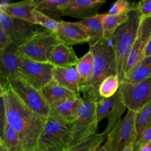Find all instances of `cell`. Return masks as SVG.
Returning a JSON list of instances; mask_svg holds the SVG:
<instances>
[{
  "mask_svg": "<svg viewBox=\"0 0 151 151\" xmlns=\"http://www.w3.org/2000/svg\"><path fill=\"white\" fill-rule=\"evenodd\" d=\"M151 56V39L149 42L145 52V57Z\"/></svg>",
  "mask_w": 151,
  "mask_h": 151,
  "instance_id": "74e56055",
  "label": "cell"
},
{
  "mask_svg": "<svg viewBox=\"0 0 151 151\" xmlns=\"http://www.w3.org/2000/svg\"><path fill=\"white\" fill-rule=\"evenodd\" d=\"M0 28L9 36L12 43L18 47L42 28L19 19L11 18L0 11Z\"/></svg>",
  "mask_w": 151,
  "mask_h": 151,
  "instance_id": "8fae6325",
  "label": "cell"
},
{
  "mask_svg": "<svg viewBox=\"0 0 151 151\" xmlns=\"http://www.w3.org/2000/svg\"><path fill=\"white\" fill-rule=\"evenodd\" d=\"M119 91L127 110L137 113L151 101V78L136 83L122 81Z\"/></svg>",
  "mask_w": 151,
  "mask_h": 151,
  "instance_id": "ba28073f",
  "label": "cell"
},
{
  "mask_svg": "<svg viewBox=\"0 0 151 151\" xmlns=\"http://www.w3.org/2000/svg\"><path fill=\"white\" fill-rule=\"evenodd\" d=\"M0 151H8L2 145L0 144Z\"/></svg>",
  "mask_w": 151,
  "mask_h": 151,
  "instance_id": "60d3db41",
  "label": "cell"
},
{
  "mask_svg": "<svg viewBox=\"0 0 151 151\" xmlns=\"http://www.w3.org/2000/svg\"><path fill=\"white\" fill-rule=\"evenodd\" d=\"M137 9V4L126 0L116 1L109 9L107 14L113 16L126 15Z\"/></svg>",
  "mask_w": 151,
  "mask_h": 151,
  "instance_id": "1f68e13d",
  "label": "cell"
},
{
  "mask_svg": "<svg viewBox=\"0 0 151 151\" xmlns=\"http://www.w3.org/2000/svg\"><path fill=\"white\" fill-rule=\"evenodd\" d=\"M150 141H151V119L147 124L144 131L137 139L135 145V150Z\"/></svg>",
  "mask_w": 151,
  "mask_h": 151,
  "instance_id": "836d02e7",
  "label": "cell"
},
{
  "mask_svg": "<svg viewBox=\"0 0 151 151\" xmlns=\"http://www.w3.org/2000/svg\"><path fill=\"white\" fill-rule=\"evenodd\" d=\"M151 119V101L145 106L136 114V128L137 139L144 131L147 124Z\"/></svg>",
  "mask_w": 151,
  "mask_h": 151,
  "instance_id": "4dcf8cb0",
  "label": "cell"
},
{
  "mask_svg": "<svg viewBox=\"0 0 151 151\" xmlns=\"http://www.w3.org/2000/svg\"><path fill=\"white\" fill-rule=\"evenodd\" d=\"M60 40L70 45L88 43L90 37L85 29L77 22L59 21L55 32Z\"/></svg>",
  "mask_w": 151,
  "mask_h": 151,
  "instance_id": "5bb4252c",
  "label": "cell"
},
{
  "mask_svg": "<svg viewBox=\"0 0 151 151\" xmlns=\"http://www.w3.org/2000/svg\"><path fill=\"white\" fill-rule=\"evenodd\" d=\"M82 99L83 103L72 124L69 149L97 133L99 122L96 114V106L98 101L87 94H83Z\"/></svg>",
  "mask_w": 151,
  "mask_h": 151,
  "instance_id": "277c9868",
  "label": "cell"
},
{
  "mask_svg": "<svg viewBox=\"0 0 151 151\" xmlns=\"http://www.w3.org/2000/svg\"><path fill=\"white\" fill-rule=\"evenodd\" d=\"M71 0H36V9L53 19H58L63 16L64 9Z\"/></svg>",
  "mask_w": 151,
  "mask_h": 151,
  "instance_id": "603a6c76",
  "label": "cell"
},
{
  "mask_svg": "<svg viewBox=\"0 0 151 151\" xmlns=\"http://www.w3.org/2000/svg\"><path fill=\"white\" fill-rule=\"evenodd\" d=\"M72 124L48 117L34 151H67L71 142Z\"/></svg>",
  "mask_w": 151,
  "mask_h": 151,
  "instance_id": "8992f818",
  "label": "cell"
},
{
  "mask_svg": "<svg viewBox=\"0 0 151 151\" xmlns=\"http://www.w3.org/2000/svg\"><path fill=\"white\" fill-rule=\"evenodd\" d=\"M0 89L7 123L19 134L23 151H34L47 119L29 108L13 90L7 80L1 78Z\"/></svg>",
  "mask_w": 151,
  "mask_h": 151,
  "instance_id": "6da1fadb",
  "label": "cell"
},
{
  "mask_svg": "<svg viewBox=\"0 0 151 151\" xmlns=\"http://www.w3.org/2000/svg\"><path fill=\"white\" fill-rule=\"evenodd\" d=\"M52 77L62 87L75 94H80L83 83L76 67H55Z\"/></svg>",
  "mask_w": 151,
  "mask_h": 151,
  "instance_id": "2e32d148",
  "label": "cell"
},
{
  "mask_svg": "<svg viewBox=\"0 0 151 151\" xmlns=\"http://www.w3.org/2000/svg\"><path fill=\"white\" fill-rule=\"evenodd\" d=\"M150 78H151V56L145 57L139 62L126 74L123 81L136 83Z\"/></svg>",
  "mask_w": 151,
  "mask_h": 151,
  "instance_id": "7402d4cb",
  "label": "cell"
},
{
  "mask_svg": "<svg viewBox=\"0 0 151 151\" xmlns=\"http://www.w3.org/2000/svg\"><path fill=\"white\" fill-rule=\"evenodd\" d=\"M106 2L105 0H71L62 15L84 20L97 15Z\"/></svg>",
  "mask_w": 151,
  "mask_h": 151,
  "instance_id": "4fadbf2b",
  "label": "cell"
},
{
  "mask_svg": "<svg viewBox=\"0 0 151 151\" xmlns=\"http://www.w3.org/2000/svg\"><path fill=\"white\" fill-rule=\"evenodd\" d=\"M6 80L29 108L42 117L47 119L49 117L50 107L40 90L33 87L21 77Z\"/></svg>",
  "mask_w": 151,
  "mask_h": 151,
  "instance_id": "9c48e42d",
  "label": "cell"
},
{
  "mask_svg": "<svg viewBox=\"0 0 151 151\" xmlns=\"http://www.w3.org/2000/svg\"><path fill=\"white\" fill-rule=\"evenodd\" d=\"M135 151H151V141L146 143Z\"/></svg>",
  "mask_w": 151,
  "mask_h": 151,
  "instance_id": "8d00e7d4",
  "label": "cell"
},
{
  "mask_svg": "<svg viewBox=\"0 0 151 151\" xmlns=\"http://www.w3.org/2000/svg\"><path fill=\"white\" fill-rule=\"evenodd\" d=\"M33 15L35 24L56 32L58 27L59 21L53 19L37 9L34 10Z\"/></svg>",
  "mask_w": 151,
  "mask_h": 151,
  "instance_id": "f546056e",
  "label": "cell"
},
{
  "mask_svg": "<svg viewBox=\"0 0 151 151\" xmlns=\"http://www.w3.org/2000/svg\"><path fill=\"white\" fill-rule=\"evenodd\" d=\"M83 103L80 94L67 99L50 107L49 117L67 123H73Z\"/></svg>",
  "mask_w": 151,
  "mask_h": 151,
  "instance_id": "9a60e30c",
  "label": "cell"
},
{
  "mask_svg": "<svg viewBox=\"0 0 151 151\" xmlns=\"http://www.w3.org/2000/svg\"><path fill=\"white\" fill-rule=\"evenodd\" d=\"M76 68L83 83V87L91 79L93 71V54L91 50L78 59Z\"/></svg>",
  "mask_w": 151,
  "mask_h": 151,
  "instance_id": "484cf974",
  "label": "cell"
},
{
  "mask_svg": "<svg viewBox=\"0 0 151 151\" xmlns=\"http://www.w3.org/2000/svg\"><path fill=\"white\" fill-rule=\"evenodd\" d=\"M35 9H36V1L26 0L13 3L1 4L0 11L11 18L19 19L35 24L33 15Z\"/></svg>",
  "mask_w": 151,
  "mask_h": 151,
  "instance_id": "ac0fdd59",
  "label": "cell"
},
{
  "mask_svg": "<svg viewBox=\"0 0 151 151\" xmlns=\"http://www.w3.org/2000/svg\"><path fill=\"white\" fill-rule=\"evenodd\" d=\"M126 109L127 107L122 100L121 94L118 90L116 93L115 101L107 117L108 122L107 126L103 132L106 136L122 120L121 117Z\"/></svg>",
  "mask_w": 151,
  "mask_h": 151,
  "instance_id": "d4e9b609",
  "label": "cell"
},
{
  "mask_svg": "<svg viewBox=\"0 0 151 151\" xmlns=\"http://www.w3.org/2000/svg\"><path fill=\"white\" fill-rule=\"evenodd\" d=\"M129 14L113 16L106 14L103 20L104 39L110 40L116 29L127 21Z\"/></svg>",
  "mask_w": 151,
  "mask_h": 151,
  "instance_id": "4316f807",
  "label": "cell"
},
{
  "mask_svg": "<svg viewBox=\"0 0 151 151\" xmlns=\"http://www.w3.org/2000/svg\"><path fill=\"white\" fill-rule=\"evenodd\" d=\"M78 59L72 46L61 42L52 48L48 63L55 67H72Z\"/></svg>",
  "mask_w": 151,
  "mask_h": 151,
  "instance_id": "d6986e66",
  "label": "cell"
},
{
  "mask_svg": "<svg viewBox=\"0 0 151 151\" xmlns=\"http://www.w3.org/2000/svg\"><path fill=\"white\" fill-rule=\"evenodd\" d=\"M106 14H98L94 17L77 21L87 32L89 37V47L94 45L100 41L104 39L103 20Z\"/></svg>",
  "mask_w": 151,
  "mask_h": 151,
  "instance_id": "ffe728a7",
  "label": "cell"
},
{
  "mask_svg": "<svg viewBox=\"0 0 151 151\" xmlns=\"http://www.w3.org/2000/svg\"><path fill=\"white\" fill-rule=\"evenodd\" d=\"M89 50L93 54V76L91 80L82 87L81 92L99 101L102 99L99 94L101 82L111 75L117 74L115 52L111 39H103Z\"/></svg>",
  "mask_w": 151,
  "mask_h": 151,
  "instance_id": "7a4b0ae2",
  "label": "cell"
},
{
  "mask_svg": "<svg viewBox=\"0 0 151 151\" xmlns=\"http://www.w3.org/2000/svg\"><path fill=\"white\" fill-rule=\"evenodd\" d=\"M150 39L151 17L142 18L138 29L135 42L129 56L126 74L145 58V50Z\"/></svg>",
  "mask_w": 151,
  "mask_h": 151,
  "instance_id": "7c38bea8",
  "label": "cell"
},
{
  "mask_svg": "<svg viewBox=\"0 0 151 151\" xmlns=\"http://www.w3.org/2000/svg\"><path fill=\"white\" fill-rule=\"evenodd\" d=\"M93 151H107L106 149L104 147V145H100L99 146H97Z\"/></svg>",
  "mask_w": 151,
  "mask_h": 151,
  "instance_id": "ab89813d",
  "label": "cell"
},
{
  "mask_svg": "<svg viewBox=\"0 0 151 151\" xmlns=\"http://www.w3.org/2000/svg\"><path fill=\"white\" fill-rule=\"evenodd\" d=\"M137 8L142 18L151 17V0H142L137 4Z\"/></svg>",
  "mask_w": 151,
  "mask_h": 151,
  "instance_id": "e575fe53",
  "label": "cell"
},
{
  "mask_svg": "<svg viewBox=\"0 0 151 151\" xmlns=\"http://www.w3.org/2000/svg\"><path fill=\"white\" fill-rule=\"evenodd\" d=\"M19 58L21 78L37 90L40 91L53 80L55 67L51 64L31 61L21 57Z\"/></svg>",
  "mask_w": 151,
  "mask_h": 151,
  "instance_id": "30bf717a",
  "label": "cell"
},
{
  "mask_svg": "<svg viewBox=\"0 0 151 151\" xmlns=\"http://www.w3.org/2000/svg\"><path fill=\"white\" fill-rule=\"evenodd\" d=\"M40 91L50 107L78 95L62 87L54 80L44 87Z\"/></svg>",
  "mask_w": 151,
  "mask_h": 151,
  "instance_id": "44dd1931",
  "label": "cell"
},
{
  "mask_svg": "<svg viewBox=\"0 0 151 151\" xmlns=\"http://www.w3.org/2000/svg\"><path fill=\"white\" fill-rule=\"evenodd\" d=\"M128 14L127 21L120 26L111 38L116 56L117 74L120 82L125 78L129 56L135 42L142 19L137 8Z\"/></svg>",
  "mask_w": 151,
  "mask_h": 151,
  "instance_id": "3957f363",
  "label": "cell"
},
{
  "mask_svg": "<svg viewBox=\"0 0 151 151\" xmlns=\"http://www.w3.org/2000/svg\"><path fill=\"white\" fill-rule=\"evenodd\" d=\"M106 137L107 136L103 132L96 133L67 151H93L97 146L101 145Z\"/></svg>",
  "mask_w": 151,
  "mask_h": 151,
  "instance_id": "f1b7e54d",
  "label": "cell"
},
{
  "mask_svg": "<svg viewBox=\"0 0 151 151\" xmlns=\"http://www.w3.org/2000/svg\"><path fill=\"white\" fill-rule=\"evenodd\" d=\"M12 44V41L8 34L0 28V53Z\"/></svg>",
  "mask_w": 151,
  "mask_h": 151,
  "instance_id": "d590c367",
  "label": "cell"
},
{
  "mask_svg": "<svg viewBox=\"0 0 151 151\" xmlns=\"http://www.w3.org/2000/svg\"><path fill=\"white\" fill-rule=\"evenodd\" d=\"M0 144L8 151H23L19 134L7 123L0 131Z\"/></svg>",
  "mask_w": 151,
  "mask_h": 151,
  "instance_id": "cb8c5ba5",
  "label": "cell"
},
{
  "mask_svg": "<svg viewBox=\"0 0 151 151\" xmlns=\"http://www.w3.org/2000/svg\"><path fill=\"white\" fill-rule=\"evenodd\" d=\"M60 42L55 32L42 28L19 45L16 54L31 61L48 63L52 48Z\"/></svg>",
  "mask_w": 151,
  "mask_h": 151,
  "instance_id": "5b68a950",
  "label": "cell"
},
{
  "mask_svg": "<svg viewBox=\"0 0 151 151\" xmlns=\"http://www.w3.org/2000/svg\"><path fill=\"white\" fill-rule=\"evenodd\" d=\"M116 97V93L109 98H102L97 103L96 114L99 123L105 118H107Z\"/></svg>",
  "mask_w": 151,
  "mask_h": 151,
  "instance_id": "d6a6232c",
  "label": "cell"
},
{
  "mask_svg": "<svg viewBox=\"0 0 151 151\" xmlns=\"http://www.w3.org/2000/svg\"><path fill=\"white\" fill-rule=\"evenodd\" d=\"M17 46L11 44L0 53V76L2 79L21 77L20 61L16 54Z\"/></svg>",
  "mask_w": 151,
  "mask_h": 151,
  "instance_id": "e0dca14e",
  "label": "cell"
},
{
  "mask_svg": "<svg viewBox=\"0 0 151 151\" xmlns=\"http://www.w3.org/2000/svg\"><path fill=\"white\" fill-rule=\"evenodd\" d=\"M136 114L127 110L124 118L107 134L103 145L107 151H122L130 143L134 144L135 146L137 139Z\"/></svg>",
  "mask_w": 151,
  "mask_h": 151,
  "instance_id": "52a82bcc",
  "label": "cell"
},
{
  "mask_svg": "<svg viewBox=\"0 0 151 151\" xmlns=\"http://www.w3.org/2000/svg\"><path fill=\"white\" fill-rule=\"evenodd\" d=\"M120 80L117 74L111 75L104 78L99 87V94L101 98H109L114 96L119 90Z\"/></svg>",
  "mask_w": 151,
  "mask_h": 151,
  "instance_id": "83f0119b",
  "label": "cell"
},
{
  "mask_svg": "<svg viewBox=\"0 0 151 151\" xmlns=\"http://www.w3.org/2000/svg\"><path fill=\"white\" fill-rule=\"evenodd\" d=\"M122 151H135L134 144L130 143L127 145Z\"/></svg>",
  "mask_w": 151,
  "mask_h": 151,
  "instance_id": "f35d334b",
  "label": "cell"
}]
</instances>
